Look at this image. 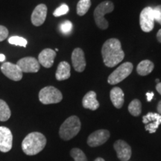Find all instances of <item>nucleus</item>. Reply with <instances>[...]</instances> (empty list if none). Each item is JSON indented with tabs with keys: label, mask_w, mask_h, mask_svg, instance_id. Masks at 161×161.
I'll return each instance as SVG.
<instances>
[{
	"label": "nucleus",
	"mask_w": 161,
	"mask_h": 161,
	"mask_svg": "<svg viewBox=\"0 0 161 161\" xmlns=\"http://www.w3.org/2000/svg\"><path fill=\"white\" fill-rule=\"evenodd\" d=\"M102 55L104 65L112 68L120 64L125 58L120 41L116 38L106 40L102 48Z\"/></svg>",
	"instance_id": "f257e3e1"
},
{
	"label": "nucleus",
	"mask_w": 161,
	"mask_h": 161,
	"mask_svg": "<svg viewBox=\"0 0 161 161\" xmlns=\"http://www.w3.org/2000/svg\"><path fill=\"white\" fill-rule=\"evenodd\" d=\"M46 142V136L42 133L31 132L23 140L22 149L26 155H36L43 150Z\"/></svg>",
	"instance_id": "f03ea898"
},
{
	"label": "nucleus",
	"mask_w": 161,
	"mask_h": 161,
	"mask_svg": "<svg viewBox=\"0 0 161 161\" xmlns=\"http://www.w3.org/2000/svg\"><path fill=\"white\" fill-rule=\"evenodd\" d=\"M80 121L76 116H71L63 122L59 129L60 137L64 140H69L77 135L80 130Z\"/></svg>",
	"instance_id": "7ed1b4c3"
},
{
	"label": "nucleus",
	"mask_w": 161,
	"mask_h": 161,
	"mask_svg": "<svg viewBox=\"0 0 161 161\" xmlns=\"http://www.w3.org/2000/svg\"><path fill=\"white\" fill-rule=\"evenodd\" d=\"M114 5L110 1H104L103 3H100L94 11V19L96 25L100 29L105 30L109 26V23L104 18L106 14L110 13L114 11Z\"/></svg>",
	"instance_id": "20e7f679"
},
{
	"label": "nucleus",
	"mask_w": 161,
	"mask_h": 161,
	"mask_svg": "<svg viewBox=\"0 0 161 161\" xmlns=\"http://www.w3.org/2000/svg\"><path fill=\"white\" fill-rule=\"evenodd\" d=\"M63 99L61 92L55 86H48L43 87L39 92V100L43 104L59 103Z\"/></svg>",
	"instance_id": "39448f33"
},
{
	"label": "nucleus",
	"mask_w": 161,
	"mask_h": 161,
	"mask_svg": "<svg viewBox=\"0 0 161 161\" xmlns=\"http://www.w3.org/2000/svg\"><path fill=\"white\" fill-rule=\"evenodd\" d=\"M134 66L130 62H125L121 64L117 69L114 70L108 78V82L111 85H115L120 83L130 75L133 71Z\"/></svg>",
	"instance_id": "423d86ee"
},
{
	"label": "nucleus",
	"mask_w": 161,
	"mask_h": 161,
	"mask_svg": "<svg viewBox=\"0 0 161 161\" xmlns=\"http://www.w3.org/2000/svg\"><path fill=\"white\" fill-rule=\"evenodd\" d=\"M141 29L144 32L152 31L154 27V11L152 7H146L142 9L140 16Z\"/></svg>",
	"instance_id": "0eeeda50"
},
{
	"label": "nucleus",
	"mask_w": 161,
	"mask_h": 161,
	"mask_svg": "<svg viewBox=\"0 0 161 161\" xmlns=\"http://www.w3.org/2000/svg\"><path fill=\"white\" fill-rule=\"evenodd\" d=\"M17 65L21 71L26 73H36L40 70V64L38 60L33 57H25L18 60Z\"/></svg>",
	"instance_id": "6e6552de"
},
{
	"label": "nucleus",
	"mask_w": 161,
	"mask_h": 161,
	"mask_svg": "<svg viewBox=\"0 0 161 161\" xmlns=\"http://www.w3.org/2000/svg\"><path fill=\"white\" fill-rule=\"evenodd\" d=\"M1 71L6 77L14 81H19L23 78V72L17 64L5 62L1 66Z\"/></svg>",
	"instance_id": "1a4fd4ad"
},
{
	"label": "nucleus",
	"mask_w": 161,
	"mask_h": 161,
	"mask_svg": "<svg viewBox=\"0 0 161 161\" xmlns=\"http://www.w3.org/2000/svg\"><path fill=\"white\" fill-rule=\"evenodd\" d=\"M110 138L109 130L105 129L97 130L92 133L87 138V144L90 147H97L105 143Z\"/></svg>",
	"instance_id": "9d476101"
},
{
	"label": "nucleus",
	"mask_w": 161,
	"mask_h": 161,
	"mask_svg": "<svg viewBox=\"0 0 161 161\" xmlns=\"http://www.w3.org/2000/svg\"><path fill=\"white\" fill-rule=\"evenodd\" d=\"M142 122L145 124V128L150 134L155 133L161 124V115L156 113L149 112L142 117Z\"/></svg>",
	"instance_id": "9b49d317"
},
{
	"label": "nucleus",
	"mask_w": 161,
	"mask_h": 161,
	"mask_svg": "<svg viewBox=\"0 0 161 161\" xmlns=\"http://www.w3.org/2000/svg\"><path fill=\"white\" fill-rule=\"evenodd\" d=\"M13 146V135L11 130L5 126H0V152H8Z\"/></svg>",
	"instance_id": "f8f14e48"
},
{
	"label": "nucleus",
	"mask_w": 161,
	"mask_h": 161,
	"mask_svg": "<svg viewBox=\"0 0 161 161\" xmlns=\"http://www.w3.org/2000/svg\"><path fill=\"white\" fill-rule=\"evenodd\" d=\"M114 148L115 149L117 158L122 161H128L132 154V151L130 146L125 141L122 140H116L114 144Z\"/></svg>",
	"instance_id": "ddd939ff"
},
{
	"label": "nucleus",
	"mask_w": 161,
	"mask_h": 161,
	"mask_svg": "<svg viewBox=\"0 0 161 161\" xmlns=\"http://www.w3.org/2000/svg\"><path fill=\"white\" fill-rule=\"evenodd\" d=\"M47 15V6L45 4H40L31 14V23L35 26L42 25L45 22Z\"/></svg>",
	"instance_id": "4468645a"
},
{
	"label": "nucleus",
	"mask_w": 161,
	"mask_h": 161,
	"mask_svg": "<svg viewBox=\"0 0 161 161\" xmlns=\"http://www.w3.org/2000/svg\"><path fill=\"white\" fill-rule=\"evenodd\" d=\"M72 62L74 69L76 72H81L85 69L86 60L83 50L76 48L72 53Z\"/></svg>",
	"instance_id": "2eb2a0df"
},
{
	"label": "nucleus",
	"mask_w": 161,
	"mask_h": 161,
	"mask_svg": "<svg viewBox=\"0 0 161 161\" xmlns=\"http://www.w3.org/2000/svg\"><path fill=\"white\" fill-rule=\"evenodd\" d=\"M56 57V52L51 49H45L38 55V62L45 68L52 67Z\"/></svg>",
	"instance_id": "dca6fc26"
},
{
	"label": "nucleus",
	"mask_w": 161,
	"mask_h": 161,
	"mask_svg": "<svg viewBox=\"0 0 161 161\" xmlns=\"http://www.w3.org/2000/svg\"><path fill=\"white\" fill-rule=\"evenodd\" d=\"M82 105L86 109L91 110H96L99 108L97 98H96V93L94 91H90L84 96L82 99Z\"/></svg>",
	"instance_id": "f3484780"
},
{
	"label": "nucleus",
	"mask_w": 161,
	"mask_h": 161,
	"mask_svg": "<svg viewBox=\"0 0 161 161\" xmlns=\"http://www.w3.org/2000/svg\"><path fill=\"white\" fill-rule=\"evenodd\" d=\"M110 97L113 104L116 108H122L125 102V95L122 90L119 87H114L110 90Z\"/></svg>",
	"instance_id": "a211bd4d"
},
{
	"label": "nucleus",
	"mask_w": 161,
	"mask_h": 161,
	"mask_svg": "<svg viewBox=\"0 0 161 161\" xmlns=\"http://www.w3.org/2000/svg\"><path fill=\"white\" fill-rule=\"evenodd\" d=\"M71 67L67 62L62 61L58 64L55 73L56 79L59 81L68 79L71 75Z\"/></svg>",
	"instance_id": "6ab92c4d"
},
{
	"label": "nucleus",
	"mask_w": 161,
	"mask_h": 161,
	"mask_svg": "<svg viewBox=\"0 0 161 161\" xmlns=\"http://www.w3.org/2000/svg\"><path fill=\"white\" fill-rule=\"evenodd\" d=\"M154 65L153 62L149 60H144L141 61L136 67V72L141 76H146L149 75L153 71Z\"/></svg>",
	"instance_id": "aec40b11"
},
{
	"label": "nucleus",
	"mask_w": 161,
	"mask_h": 161,
	"mask_svg": "<svg viewBox=\"0 0 161 161\" xmlns=\"http://www.w3.org/2000/svg\"><path fill=\"white\" fill-rule=\"evenodd\" d=\"M11 111L5 101L0 99V122H6L11 117Z\"/></svg>",
	"instance_id": "412c9836"
},
{
	"label": "nucleus",
	"mask_w": 161,
	"mask_h": 161,
	"mask_svg": "<svg viewBox=\"0 0 161 161\" xmlns=\"http://www.w3.org/2000/svg\"><path fill=\"white\" fill-rule=\"evenodd\" d=\"M128 111L132 116H138L142 112V104L139 99H134L128 105Z\"/></svg>",
	"instance_id": "4be33fe9"
},
{
	"label": "nucleus",
	"mask_w": 161,
	"mask_h": 161,
	"mask_svg": "<svg viewBox=\"0 0 161 161\" xmlns=\"http://www.w3.org/2000/svg\"><path fill=\"white\" fill-rule=\"evenodd\" d=\"M91 6V0H79L77 4V14L80 17L85 15Z\"/></svg>",
	"instance_id": "5701e85b"
},
{
	"label": "nucleus",
	"mask_w": 161,
	"mask_h": 161,
	"mask_svg": "<svg viewBox=\"0 0 161 161\" xmlns=\"http://www.w3.org/2000/svg\"><path fill=\"white\" fill-rule=\"evenodd\" d=\"M70 155L75 161H87V158L82 150L80 148H74L70 151Z\"/></svg>",
	"instance_id": "b1692460"
},
{
	"label": "nucleus",
	"mask_w": 161,
	"mask_h": 161,
	"mask_svg": "<svg viewBox=\"0 0 161 161\" xmlns=\"http://www.w3.org/2000/svg\"><path fill=\"white\" fill-rule=\"evenodd\" d=\"M72 29H73V25H72V23L70 21H69V20L64 21L59 25L60 31L64 35H70L71 32L72 31Z\"/></svg>",
	"instance_id": "393cba45"
},
{
	"label": "nucleus",
	"mask_w": 161,
	"mask_h": 161,
	"mask_svg": "<svg viewBox=\"0 0 161 161\" xmlns=\"http://www.w3.org/2000/svg\"><path fill=\"white\" fill-rule=\"evenodd\" d=\"M8 43L11 45L26 47L28 42L25 38L19 37V36H13V37H11L8 39Z\"/></svg>",
	"instance_id": "a878e982"
},
{
	"label": "nucleus",
	"mask_w": 161,
	"mask_h": 161,
	"mask_svg": "<svg viewBox=\"0 0 161 161\" xmlns=\"http://www.w3.org/2000/svg\"><path fill=\"white\" fill-rule=\"evenodd\" d=\"M68 12H69V7H68V5H66V4H63V5L59 6L58 8L55 9V11L53 12V15L58 17L66 14Z\"/></svg>",
	"instance_id": "bb28decb"
},
{
	"label": "nucleus",
	"mask_w": 161,
	"mask_h": 161,
	"mask_svg": "<svg viewBox=\"0 0 161 161\" xmlns=\"http://www.w3.org/2000/svg\"><path fill=\"white\" fill-rule=\"evenodd\" d=\"M153 11H154V21L158 22L160 25H161V5H158L153 8Z\"/></svg>",
	"instance_id": "cd10ccee"
},
{
	"label": "nucleus",
	"mask_w": 161,
	"mask_h": 161,
	"mask_svg": "<svg viewBox=\"0 0 161 161\" xmlns=\"http://www.w3.org/2000/svg\"><path fill=\"white\" fill-rule=\"evenodd\" d=\"M8 30L6 27L0 25V42L6 40V38L8 37Z\"/></svg>",
	"instance_id": "c85d7f7f"
},
{
	"label": "nucleus",
	"mask_w": 161,
	"mask_h": 161,
	"mask_svg": "<svg viewBox=\"0 0 161 161\" xmlns=\"http://www.w3.org/2000/svg\"><path fill=\"white\" fill-rule=\"evenodd\" d=\"M146 96H147V101H148V102H151V101L152 100L153 97H154V92H147Z\"/></svg>",
	"instance_id": "c756f323"
},
{
	"label": "nucleus",
	"mask_w": 161,
	"mask_h": 161,
	"mask_svg": "<svg viewBox=\"0 0 161 161\" xmlns=\"http://www.w3.org/2000/svg\"><path fill=\"white\" fill-rule=\"evenodd\" d=\"M157 39H158L159 43H161V29L159 30L158 33H157Z\"/></svg>",
	"instance_id": "7c9ffc66"
},
{
	"label": "nucleus",
	"mask_w": 161,
	"mask_h": 161,
	"mask_svg": "<svg viewBox=\"0 0 161 161\" xmlns=\"http://www.w3.org/2000/svg\"><path fill=\"white\" fill-rule=\"evenodd\" d=\"M156 90H157V91H158L159 93L161 95V82H160V83H158V84H157Z\"/></svg>",
	"instance_id": "2f4dec72"
},
{
	"label": "nucleus",
	"mask_w": 161,
	"mask_h": 161,
	"mask_svg": "<svg viewBox=\"0 0 161 161\" xmlns=\"http://www.w3.org/2000/svg\"><path fill=\"white\" fill-rule=\"evenodd\" d=\"M157 110H158V112L159 114H160L161 115V101L158 102V108H157Z\"/></svg>",
	"instance_id": "473e14b6"
},
{
	"label": "nucleus",
	"mask_w": 161,
	"mask_h": 161,
	"mask_svg": "<svg viewBox=\"0 0 161 161\" xmlns=\"http://www.w3.org/2000/svg\"><path fill=\"white\" fill-rule=\"evenodd\" d=\"M5 58H6V57L5 55H3V54H0V62L5 61Z\"/></svg>",
	"instance_id": "72a5a7b5"
},
{
	"label": "nucleus",
	"mask_w": 161,
	"mask_h": 161,
	"mask_svg": "<svg viewBox=\"0 0 161 161\" xmlns=\"http://www.w3.org/2000/svg\"><path fill=\"white\" fill-rule=\"evenodd\" d=\"M94 161H105V160H104V159L102 158H96Z\"/></svg>",
	"instance_id": "f704fd0d"
},
{
	"label": "nucleus",
	"mask_w": 161,
	"mask_h": 161,
	"mask_svg": "<svg viewBox=\"0 0 161 161\" xmlns=\"http://www.w3.org/2000/svg\"><path fill=\"white\" fill-rule=\"evenodd\" d=\"M155 81H156V83H160V80H159V79H156L155 80Z\"/></svg>",
	"instance_id": "c9c22d12"
},
{
	"label": "nucleus",
	"mask_w": 161,
	"mask_h": 161,
	"mask_svg": "<svg viewBox=\"0 0 161 161\" xmlns=\"http://www.w3.org/2000/svg\"><path fill=\"white\" fill-rule=\"evenodd\" d=\"M55 52H58V49H55Z\"/></svg>",
	"instance_id": "e433bc0d"
}]
</instances>
